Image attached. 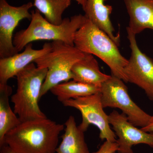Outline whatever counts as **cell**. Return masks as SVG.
I'll list each match as a JSON object with an SVG mask.
<instances>
[{"mask_svg": "<svg viewBox=\"0 0 153 153\" xmlns=\"http://www.w3.org/2000/svg\"><path fill=\"white\" fill-rule=\"evenodd\" d=\"M64 129L47 117L22 122L6 134L1 147L7 145L18 153H55Z\"/></svg>", "mask_w": 153, "mask_h": 153, "instance_id": "obj_1", "label": "cell"}, {"mask_svg": "<svg viewBox=\"0 0 153 153\" xmlns=\"http://www.w3.org/2000/svg\"><path fill=\"white\" fill-rule=\"evenodd\" d=\"M74 46L81 52L95 55L108 66L111 75L127 82L124 69L128 60L106 33L87 19L74 36Z\"/></svg>", "mask_w": 153, "mask_h": 153, "instance_id": "obj_2", "label": "cell"}, {"mask_svg": "<svg viewBox=\"0 0 153 153\" xmlns=\"http://www.w3.org/2000/svg\"><path fill=\"white\" fill-rule=\"evenodd\" d=\"M31 13L30 25L27 29L17 32L13 39L18 53L31 42L41 40L60 41L74 46L75 33L87 19L85 15L79 14L65 18L60 25H56L44 18L37 9Z\"/></svg>", "mask_w": 153, "mask_h": 153, "instance_id": "obj_3", "label": "cell"}, {"mask_svg": "<svg viewBox=\"0 0 153 153\" xmlns=\"http://www.w3.org/2000/svg\"><path fill=\"white\" fill-rule=\"evenodd\" d=\"M48 71L32 63L17 74L16 92L11 97L14 111L21 122L45 118L47 116L40 109L38 102L41 91Z\"/></svg>", "mask_w": 153, "mask_h": 153, "instance_id": "obj_4", "label": "cell"}, {"mask_svg": "<svg viewBox=\"0 0 153 153\" xmlns=\"http://www.w3.org/2000/svg\"><path fill=\"white\" fill-rule=\"evenodd\" d=\"M51 44V50L34 62L37 67L48 69L41 88V98L52 87L72 79V67L85 55L75 46L62 41H53Z\"/></svg>", "mask_w": 153, "mask_h": 153, "instance_id": "obj_5", "label": "cell"}, {"mask_svg": "<svg viewBox=\"0 0 153 153\" xmlns=\"http://www.w3.org/2000/svg\"><path fill=\"white\" fill-rule=\"evenodd\" d=\"M122 79L111 75L100 87L101 101L104 108H118L126 115L128 120L136 127L143 128L152 116L142 109L132 100Z\"/></svg>", "mask_w": 153, "mask_h": 153, "instance_id": "obj_6", "label": "cell"}, {"mask_svg": "<svg viewBox=\"0 0 153 153\" xmlns=\"http://www.w3.org/2000/svg\"><path fill=\"white\" fill-rule=\"evenodd\" d=\"M62 103L64 106L74 108L81 112L82 121L78 127L82 131H86L91 125H93L99 130V137L102 140L116 142L117 136L111 128L108 115L103 110L100 92L71 99Z\"/></svg>", "mask_w": 153, "mask_h": 153, "instance_id": "obj_7", "label": "cell"}, {"mask_svg": "<svg viewBox=\"0 0 153 153\" xmlns=\"http://www.w3.org/2000/svg\"><path fill=\"white\" fill-rule=\"evenodd\" d=\"M131 53L124 69L127 81L137 85L153 100V60L143 53L137 44L136 36L126 28Z\"/></svg>", "mask_w": 153, "mask_h": 153, "instance_id": "obj_8", "label": "cell"}, {"mask_svg": "<svg viewBox=\"0 0 153 153\" xmlns=\"http://www.w3.org/2000/svg\"><path fill=\"white\" fill-rule=\"evenodd\" d=\"M34 6L31 2L19 7L9 4L6 0H0V57L6 58L18 53L13 43V33L23 19L31 20L29 10Z\"/></svg>", "mask_w": 153, "mask_h": 153, "instance_id": "obj_9", "label": "cell"}, {"mask_svg": "<svg viewBox=\"0 0 153 153\" xmlns=\"http://www.w3.org/2000/svg\"><path fill=\"white\" fill-rule=\"evenodd\" d=\"M110 124L118 139V153H134L132 147L143 144L153 148V132H148L138 128L131 123L124 114L113 111L108 115Z\"/></svg>", "mask_w": 153, "mask_h": 153, "instance_id": "obj_10", "label": "cell"}, {"mask_svg": "<svg viewBox=\"0 0 153 153\" xmlns=\"http://www.w3.org/2000/svg\"><path fill=\"white\" fill-rule=\"evenodd\" d=\"M52 49L51 43H46L40 49L33 48L32 43L27 44L24 52L8 57L0 59V84H7L9 79L16 76L30 63L47 54Z\"/></svg>", "mask_w": 153, "mask_h": 153, "instance_id": "obj_11", "label": "cell"}, {"mask_svg": "<svg viewBox=\"0 0 153 153\" xmlns=\"http://www.w3.org/2000/svg\"><path fill=\"white\" fill-rule=\"evenodd\" d=\"M129 16L127 27L135 34L146 29L153 30V0H124Z\"/></svg>", "mask_w": 153, "mask_h": 153, "instance_id": "obj_12", "label": "cell"}, {"mask_svg": "<svg viewBox=\"0 0 153 153\" xmlns=\"http://www.w3.org/2000/svg\"><path fill=\"white\" fill-rule=\"evenodd\" d=\"M107 0H86L83 8L85 16L98 28L106 33L118 46L120 44V35L116 34L110 16L112 7L105 4Z\"/></svg>", "mask_w": 153, "mask_h": 153, "instance_id": "obj_13", "label": "cell"}, {"mask_svg": "<svg viewBox=\"0 0 153 153\" xmlns=\"http://www.w3.org/2000/svg\"><path fill=\"white\" fill-rule=\"evenodd\" d=\"M71 73L73 80L100 87L111 76L101 72L97 60L88 53L74 64Z\"/></svg>", "mask_w": 153, "mask_h": 153, "instance_id": "obj_14", "label": "cell"}, {"mask_svg": "<svg viewBox=\"0 0 153 153\" xmlns=\"http://www.w3.org/2000/svg\"><path fill=\"white\" fill-rule=\"evenodd\" d=\"M62 141L56 150L57 153H89L84 132L76 126L75 119L70 116L65 123Z\"/></svg>", "mask_w": 153, "mask_h": 153, "instance_id": "obj_15", "label": "cell"}, {"mask_svg": "<svg viewBox=\"0 0 153 153\" xmlns=\"http://www.w3.org/2000/svg\"><path fill=\"white\" fill-rule=\"evenodd\" d=\"M12 91L7 83L0 84V146L6 134L22 122L10 105L9 97Z\"/></svg>", "mask_w": 153, "mask_h": 153, "instance_id": "obj_16", "label": "cell"}, {"mask_svg": "<svg viewBox=\"0 0 153 153\" xmlns=\"http://www.w3.org/2000/svg\"><path fill=\"white\" fill-rule=\"evenodd\" d=\"M57 99L63 102L92 95L100 92V87L73 80L61 82L50 89Z\"/></svg>", "mask_w": 153, "mask_h": 153, "instance_id": "obj_17", "label": "cell"}, {"mask_svg": "<svg viewBox=\"0 0 153 153\" xmlns=\"http://www.w3.org/2000/svg\"><path fill=\"white\" fill-rule=\"evenodd\" d=\"M33 5L47 21L59 25L63 22V13L71 5V0H34Z\"/></svg>", "mask_w": 153, "mask_h": 153, "instance_id": "obj_18", "label": "cell"}, {"mask_svg": "<svg viewBox=\"0 0 153 153\" xmlns=\"http://www.w3.org/2000/svg\"><path fill=\"white\" fill-rule=\"evenodd\" d=\"M118 149V146L117 143L105 141L98 150L93 153H113L117 152Z\"/></svg>", "mask_w": 153, "mask_h": 153, "instance_id": "obj_19", "label": "cell"}, {"mask_svg": "<svg viewBox=\"0 0 153 153\" xmlns=\"http://www.w3.org/2000/svg\"><path fill=\"white\" fill-rule=\"evenodd\" d=\"M144 131L148 132H153V116H152L149 123L148 125L141 128Z\"/></svg>", "mask_w": 153, "mask_h": 153, "instance_id": "obj_20", "label": "cell"}, {"mask_svg": "<svg viewBox=\"0 0 153 153\" xmlns=\"http://www.w3.org/2000/svg\"><path fill=\"white\" fill-rule=\"evenodd\" d=\"M1 153H18L11 149L8 146L4 145L1 147Z\"/></svg>", "mask_w": 153, "mask_h": 153, "instance_id": "obj_21", "label": "cell"}, {"mask_svg": "<svg viewBox=\"0 0 153 153\" xmlns=\"http://www.w3.org/2000/svg\"><path fill=\"white\" fill-rule=\"evenodd\" d=\"M75 1L77 2L78 4L81 5L82 9L85 7V4H86V0H75Z\"/></svg>", "mask_w": 153, "mask_h": 153, "instance_id": "obj_22", "label": "cell"}, {"mask_svg": "<svg viewBox=\"0 0 153 153\" xmlns=\"http://www.w3.org/2000/svg\"><path fill=\"white\" fill-rule=\"evenodd\" d=\"M113 153H116V152Z\"/></svg>", "mask_w": 153, "mask_h": 153, "instance_id": "obj_23", "label": "cell"}]
</instances>
